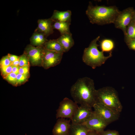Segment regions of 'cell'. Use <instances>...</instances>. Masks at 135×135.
Wrapping results in <instances>:
<instances>
[{
    "mask_svg": "<svg viewBox=\"0 0 135 135\" xmlns=\"http://www.w3.org/2000/svg\"><path fill=\"white\" fill-rule=\"evenodd\" d=\"M12 65L0 67L1 74L3 78L12 72Z\"/></svg>",
    "mask_w": 135,
    "mask_h": 135,
    "instance_id": "cell-25",
    "label": "cell"
},
{
    "mask_svg": "<svg viewBox=\"0 0 135 135\" xmlns=\"http://www.w3.org/2000/svg\"><path fill=\"white\" fill-rule=\"evenodd\" d=\"M78 106L76 102L69 98H64L60 103L56 110V117L71 119Z\"/></svg>",
    "mask_w": 135,
    "mask_h": 135,
    "instance_id": "cell-5",
    "label": "cell"
},
{
    "mask_svg": "<svg viewBox=\"0 0 135 135\" xmlns=\"http://www.w3.org/2000/svg\"><path fill=\"white\" fill-rule=\"evenodd\" d=\"M72 12L70 10L60 11L55 10L51 19L60 22H71Z\"/></svg>",
    "mask_w": 135,
    "mask_h": 135,
    "instance_id": "cell-15",
    "label": "cell"
},
{
    "mask_svg": "<svg viewBox=\"0 0 135 135\" xmlns=\"http://www.w3.org/2000/svg\"><path fill=\"white\" fill-rule=\"evenodd\" d=\"M70 120L58 118L54 126L52 132L54 135H69L71 123Z\"/></svg>",
    "mask_w": 135,
    "mask_h": 135,
    "instance_id": "cell-12",
    "label": "cell"
},
{
    "mask_svg": "<svg viewBox=\"0 0 135 135\" xmlns=\"http://www.w3.org/2000/svg\"><path fill=\"white\" fill-rule=\"evenodd\" d=\"M124 35L126 43L135 38V23L132 20L128 26Z\"/></svg>",
    "mask_w": 135,
    "mask_h": 135,
    "instance_id": "cell-20",
    "label": "cell"
},
{
    "mask_svg": "<svg viewBox=\"0 0 135 135\" xmlns=\"http://www.w3.org/2000/svg\"><path fill=\"white\" fill-rule=\"evenodd\" d=\"M19 59L11 63V65L12 66H19Z\"/></svg>",
    "mask_w": 135,
    "mask_h": 135,
    "instance_id": "cell-33",
    "label": "cell"
},
{
    "mask_svg": "<svg viewBox=\"0 0 135 135\" xmlns=\"http://www.w3.org/2000/svg\"><path fill=\"white\" fill-rule=\"evenodd\" d=\"M71 22H60L55 21L53 25L54 28L58 30L61 35L71 33L70 26Z\"/></svg>",
    "mask_w": 135,
    "mask_h": 135,
    "instance_id": "cell-17",
    "label": "cell"
},
{
    "mask_svg": "<svg viewBox=\"0 0 135 135\" xmlns=\"http://www.w3.org/2000/svg\"><path fill=\"white\" fill-rule=\"evenodd\" d=\"M132 20L135 23V10L134 13Z\"/></svg>",
    "mask_w": 135,
    "mask_h": 135,
    "instance_id": "cell-34",
    "label": "cell"
},
{
    "mask_svg": "<svg viewBox=\"0 0 135 135\" xmlns=\"http://www.w3.org/2000/svg\"><path fill=\"white\" fill-rule=\"evenodd\" d=\"M56 40L61 45L64 52L68 51L74 44L71 33L62 35Z\"/></svg>",
    "mask_w": 135,
    "mask_h": 135,
    "instance_id": "cell-13",
    "label": "cell"
},
{
    "mask_svg": "<svg viewBox=\"0 0 135 135\" xmlns=\"http://www.w3.org/2000/svg\"><path fill=\"white\" fill-rule=\"evenodd\" d=\"M17 74L12 72L4 78L13 86H17Z\"/></svg>",
    "mask_w": 135,
    "mask_h": 135,
    "instance_id": "cell-22",
    "label": "cell"
},
{
    "mask_svg": "<svg viewBox=\"0 0 135 135\" xmlns=\"http://www.w3.org/2000/svg\"><path fill=\"white\" fill-rule=\"evenodd\" d=\"M100 38L98 36L91 42L88 46L84 49L82 56L83 62L93 69L104 64L112 55L111 52L108 55L105 56L104 52L98 50L99 45L97 42Z\"/></svg>",
    "mask_w": 135,
    "mask_h": 135,
    "instance_id": "cell-3",
    "label": "cell"
},
{
    "mask_svg": "<svg viewBox=\"0 0 135 135\" xmlns=\"http://www.w3.org/2000/svg\"><path fill=\"white\" fill-rule=\"evenodd\" d=\"M11 62L8 55L3 57L0 62V67L7 66L11 65Z\"/></svg>",
    "mask_w": 135,
    "mask_h": 135,
    "instance_id": "cell-26",
    "label": "cell"
},
{
    "mask_svg": "<svg viewBox=\"0 0 135 135\" xmlns=\"http://www.w3.org/2000/svg\"><path fill=\"white\" fill-rule=\"evenodd\" d=\"M11 62H12L19 59V56H17L8 54L7 55Z\"/></svg>",
    "mask_w": 135,
    "mask_h": 135,
    "instance_id": "cell-30",
    "label": "cell"
},
{
    "mask_svg": "<svg viewBox=\"0 0 135 135\" xmlns=\"http://www.w3.org/2000/svg\"><path fill=\"white\" fill-rule=\"evenodd\" d=\"M90 130L84 124L71 123L69 135H87Z\"/></svg>",
    "mask_w": 135,
    "mask_h": 135,
    "instance_id": "cell-16",
    "label": "cell"
},
{
    "mask_svg": "<svg viewBox=\"0 0 135 135\" xmlns=\"http://www.w3.org/2000/svg\"><path fill=\"white\" fill-rule=\"evenodd\" d=\"M45 35L42 33H36L32 36L31 41L32 44L34 46H42L47 41L45 37Z\"/></svg>",
    "mask_w": 135,
    "mask_h": 135,
    "instance_id": "cell-19",
    "label": "cell"
},
{
    "mask_svg": "<svg viewBox=\"0 0 135 135\" xmlns=\"http://www.w3.org/2000/svg\"><path fill=\"white\" fill-rule=\"evenodd\" d=\"M19 67H21L23 66L30 65V62L27 56L24 54L19 56Z\"/></svg>",
    "mask_w": 135,
    "mask_h": 135,
    "instance_id": "cell-23",
    "label": "cell"
},
{
    "mask_svg": "<svg viewBox=\"0 0 135 135\" xmlns=\"http://www.w3.org/2000/svg\"><path fill=\"white\" fill-rule=\"evenodd\" d=\"M135 10L129 7L120 11L117 16L114 24L115 27L125 33L127 28L132 20Z\"/></svg>",
    "mask_w": 135,
    "mask_h": 135,
    "instance_id": "cell-8",
    "label": "cell"
},
{
    "mask_svg": "<svg viewBox=\"0 0 135 135\" xmlns=\"http://www.w3.org/2000/svg\"><path fill=\"white\" fill-rule=\"evenodd\" d=\"M120 11L116 6H94L89 2L86 14L92 24L104 25L114 23Z\"/></svg>",
    "mask_w": 135,
    "mask_h": 135,
    "instance_id": "cell-2",
    "label": "cell"
},
{
    "mask_svg": "<svg viewBox=\"0 0 135 135\" xmlns=\"http://www.w3.org/2000/svg\"><path fill=\"white\" fill-rule=\"evenodd\" d=\"M92 108L88 106L80 105L71 119L72 123L84 124L93 112Z\"/></svg>",
    "mask_w": 135,
    "mask_h": 135,
    "instance_id": "cell-10",
    "label": "cell"
},
{
    "mask_svg": "<svg viewBox=\"0 0 135 135\" xmlns=\"http://www.w3.org/2000/svg\"><path fill=\"white\" fill-rule=\"evenodd\" d=\"M64 53L48 50L45 48L42 66L47 69L58 65L61 61Z\"/></svg>",
    "mask_w": 135,
    "mask_h": 135,
    "instance_id": "cell-9",
    "label": "cell"
},
{
    "mask_svg": "<svg viewBox=\"0 0 135 135\" xmlns=\"http://www.w3.org/2000/svg\"><path fill=\"white\" fill-rule=\"evenodd\" d=\"M126 44L130 49L135 51V38L130 41Z\"/></svg>",
    "mask_w": 135,
    "mask_h": 135,
    "instance_id": "cell-29",
    "label": "cell"
},
{
    "mask_svg": "<svg viewBox=\"0 0 135 135\" xmlns=\"http://www.w3.org/2000/svg\"><path fill=\"white\" fill-rule=\"evenodd\" d=\"M46 49L60 52H64L60 43L57 40L47 41L44 44Z\"/></svg>",
    "mask_w": 135,
    "mask_h": 135,
    "instance_id": "cell-18",
    "label": "cell"
},
{
    "mask_svg": "<svg viewBox=\"0 0 135 135\" xmlns=\"http://www.w3.org/2000/svg\"><path fill=\"white\" fill-rule=\"evenodd\" d=\"M96 91L93 80L85 77L78 79L72 86L70 93L77 104L92 108L96 102Z\"/></svg>",
    "mask_w": 135,
    "mask_h": 135,
    "instance_id": "cell-1",
    "label": "cell"
},
{
    "mask_svg": "<svg viewBox=\"0 0 135 135\" xmlns=\"http://www.w3.org/2000/svg\"><path fill=\"white\" fill-rule=\"evenodd\" d=\"M84 124L90 130L100 133L104 130L108 124L93 111Z\"/></svg>",
    "mask_w": 135,
    "mask_h": 135,
    "instance_id": "cell-11",
    "label": "cell"
},
{
    "mask_svg": "<svg viewBox=\"0 0 135 135\" xmlns=\"http://www.w3.org/2000/svg\"><path fill=\"white\" fill-rule=\"evenodd\" d=\"M20 67L19 66H12V72L18 74L19 73V69Z\"/></svg>",
    "mask_w": 135,
    "mask_h": 135,
    "instance_id": "cell-31",
    "label": "cell"
},
{
    "mask_svg": "<svg viewBox=\"0 0 135 135\" xmlns=\"http://www.w3.org/2000/svg\"><path fill=\"white\" fill-rule=\"evenodd\" d=\"M30 65H27L20 67L19 73L22 74L29 76Z\"/></svg>",
    "mask_w": 135,
    "mask_h": 135,
    "instance_id": "cell-27",
    "label": "cell"
},
{
    "mask_svg": "<svg viewBox=\"0 0 135 135\" xmlns=\"http://www.w3.org/2000/svg\"><path fill=\"white\" fill-rule=\"evenodd\" d=\"M101 51L103 52H110L114 48V44L112 40L105 39L102 40L100 44Z\"/></svg>",
    "mask_w": 135,
    "mask_h": 135,
    "instance_id": "cell-21",
    "label": "cell"
},
{
    "mask_svg": "<svg viewBox=\"0 0 135 135\" xmlns=\"http://www.w3.org/2000/svg\"><path fill=\"white\" fill-rule=\"evenodd\" d=\"M87 135H100L99 133L94 131L90 130Z\"/></svg>",
    "mask_w": 135,
    "mask_h": 135,
    "instance_id": "cell-32",
    "label": "cell"
},
{
    "mask_svg": "<svg viewBox=\"0 0 135 135\" xmlns=\"http://www.w3.org/2000/svg\"><path fill=\"white\" fill-rule=\"evenodd\" d=\"M98 133L100 135H120L118 132L115 130H104Z\"/></svg>",
    "mask_w": 135,
    "mask_h": 135,
    "instance_id": "cell-28",
    "label": "cell"
},
{
    "mask_svg": "<svg viewBox=\"0 0 135 135\" xmlns=\"http://www.w3.org/2000/svg\"><path fill=\"white\" fill-rule=\"evenodd\" d=\"M96 103L102 104L120 114L122 110L118 92L111 87H105L96 90Z\"/></svg>",
    "mask_w": 135,
    "mask_h": 135,
    "instance_id": "cell-4",
    "label": "cell"
},
{
    "mask_svg": "<svg viewBox=\"0 0 135 135\" xmlns=\"http://www.w3.org/2000/svg\"><path fill=\"white\" fill-rule=\"evenodd\" d=\"M44 50L45 48L42 46L35 47L29 45L26 48L24 54L32 65L42 66Z\"/></svg>",
    "mask_w": 135,
    "mask_h": 135,
    "instance_id": "cell-7",
    "label": "cell"
},
{
    "mask_svg": "<svg viewBox=\"0 0 135 135\" xmlns=\"http://www.w3.org/2000/svg\"><path fill=\"white\" fill-rule=\"evenodd\" d=\"M94 112L108 124L118 120L120 114L117 113L106 106L96 103L94 105Z\"/></svg>",
    "mask_w": 135,
    "mask_h": 135,
    "instance_id": "cell-6",
    "label": "cell"
},
{
    "mask_svg": "<svg viewBox=\"0 0 135 135\" xmlns=\"http://www.w3.org/2000/svg\"><path fill=\"white\" fill-rule=\"evenodd\" d=\"M51 19L40 20L38 21V28L39 30L47 36L53 32L52 22Z\"/></svg>",
    "mask_w": 135,
    "mask_h": 135,
    "instance_id": "cell-14",
    "label": "cell"
},
{
    "mask_svg": "<svg viewBox=\"0 0 135 135\" xmlns=\"http://www.w3.org/2000/svg\"><path fill=\"white\" fill-rule=\"evenodd\" d=\"M29 76H26L18 73L17 74V86L25 83L27 81Z\"/></svg>",
    "mask_w": 135,
    "mask_h": 135,
    "instance_id": "cell-24",
    "label": "cell"
}]
</instances>
